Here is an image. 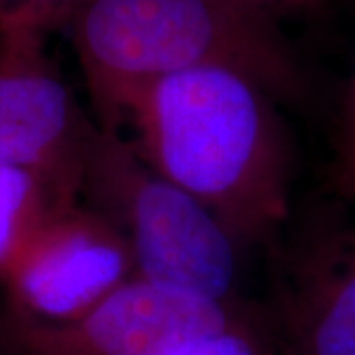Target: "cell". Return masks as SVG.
<instances>
[{
  "label": "cell",
  "instance_id": "obj_1",
  "mask_svg": "<svg viewBox=\"0 0 355 355\" xmlns=\"http://www.w3.org/2000/svg\"><path fill=\"white\" fill-rule=\"evenodd\" d=\"M275 97L251 77L200 67L156 81L128 103L137 150L203 203L239 247L288 219L291 158Z\"/></svg>",
  "mask_w": 355,
  "mask_h": 355
},
{
  "label": "cell",
  "instance_id": "obj_2",
  "mask_svg": "<svg viewBox=\"0 0 355 355\" xmlns=\"http://www.w3.org/2000/svg\"><path fill=\"white\" fill-rule=\"evenodd\" d=\"M65 28L103 128L119 130L142 89L200 67L239 71L282 101L304 95L275 20L235 0H83Z\"/></svg>",
  "mask_w": 355,
  "mask_h": 355
},
{
  "label": "cell",
  "instance_id": "obj_3",
  "mask_svg": "<svg viewBox=\"0 0 355 355\" xmlns=\"http://www.w3.org/2000/svg\"><path fill=\"white\" fill-rule=\"evenodd\" d=\"M81 196L123 233L139 279L237 308L239 245L203 203L160 176L119 130L95 123Z\"/></svg>",
  "mask_w": 355,
  "mask_h": 355
},
{
  "label": "cell",
  "instance_id": "obj_4",
  "mask_svg": "<svg viewBox=\"0 0 355 355\" xmlns=\"http://www.w3.org/2000/svg\"><path fill=\"white\" fill-rule=\"evenodd\" d=\"M239 328L247 324L237 308L135 277L67 322H36L6 312L0 318V340L14 355H178Z\"/></svg>",
  "mask_w": 355,
  "mask_h": 355
},
{
  "label": "cell",
  "instance_id": "obj_5",
  "mask_svg": "<svg viewBox=\"0 0 355 355\" xmlns=\"http://www.w3.org/2000/svg\"><path fill=\"white\" fill-rule=\"evenodd\" d=\"M93 128L46 50V34L0 32V164L32 170L79 200Z\"/></svg>",
  "mask_w": 355,
  "mask_h": 355
},
{
  "label": "cell",
  "instance_id": "obj_6",
  "mask_svg": "<svg viewBox=\"0 0 355 355\" xmlns=\"http://www.w3.org/2000/svg\"><path fill=\"white\" fill-rule=\"evenodd\" d=\"M127 239L87 203H69L40 229L4 277L6 312L60 324L135 279Z\"/></svg>",
  "mask_w": 355,
  "mask_h": 355
},
{
  "label": "cell",
  "instance_id": "obj_7",
  "mask_svg": "<svg viewBox=\"0 0 355 355\" xmlns=\"http://www.w3.org/2000/svg\"><path fill=\"white\" fill-rule=\"evenodd\" d=\"M279 312L286 355H355V227L322 229L292 251Z\"/></svg>",
  "mask_w": 355,
  "mask_h": 355
},
{
  "label": "cell",
  "instance_id": "obj_8",
  "mask_svg": "<svg viewBox=\"0 0 355 355\" xmlns=\"http://www.w3.org/2000/svg\"><path fill=\"white\" fill-rule=\"evenodd\" d=\"M76 202L32 170L0 164V282L50 217Z\"/></svg>",
  "mask_w": 355,
  "mask_h": 355
},
{
  "label": "cell",
  "instance_id": "obj_9",
  "mask_svg": "<svg viewBox=\"0 0 355 355\" xmlns=\"http://www.w3.org/2000/svg\"><path fill=\"white\" fill-rule=\"evenodd\" d=\"M83 0H0V32L32 30L46 34L67 26Z\"/></svg>",
  "mask_w": 355,
  "mask_h": 355
},
{
  "label": "cell",
  "instance_id": "obj_10",
  "mask_svg": "<svg viewBox=\"0 0 355 355\" xmlns=\"http://www.w3.org/2000/svg\"><path fill=\"white\" fill-rule=\"evenodd\" d=\"M334 184L343 198L355 200V73L349 81L342 111Z\"/></svg>",
  "mask_w": 355,
  "mask_h": 355
},
{
  "label": "cell",
  "instance_id": "obj_11",
  "mask_svg": "<svg viewBox=\"0 0 355 355\" xmlns=\"http://www.w3.org/2000/svg\"><path fill=\"white\" fill-rule=\"evenodd\" d=\"M178 355H257L247 328L217 334L196 342Z\"/></svg>",
  "mask_w": 355,
  "mask_h": 355
},
{
  "label": "cell",
  "instance_id": "obj_12",
  "mask_svg": "<svg viewBox=\"0 0 355 355\" xmlns=\"http://www.w3.org/2000/svg\"><path fill=\"white\" fill-rule=\"evenodd\" d=\"M235 2L263 14L270 20H277L282 16H316L328 4V0H235Z\"/></svg>",
  "mask_w": 355,
  "mask_h": 355
}]
</instances>
